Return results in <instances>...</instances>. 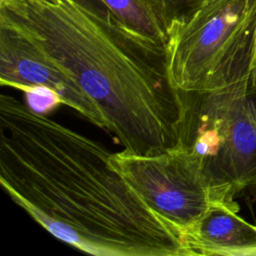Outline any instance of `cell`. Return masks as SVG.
I'll use <instances>...</instances> for the list:
<instances>
[{
    "label": "cell",
    "instance_id": "cell-1",
    "mask_svg": "<svg viewBox=\"0 0 256 256\" xmlns=\"http://www.w3.org/2000/svg\"><path fill=\"white\" fill-rule=\"evenodd\" d=\"M100 143L0 95V182L58 240L96 256H184L181 236Z\"/></svg>",
    "mask_w": 256,
    "mask_h": 256
},
{
    "label": "cell",
    "instance_id": "cell-2",
    "mask_svg": "<svg viewBox=\"0 0 256 256\" xmlns=\"http://www.w3.org/2000/svg\"><path fill=\"white\" fill-rule=\"evenodd\" d=\"M0 18L96 103L125 151L155 155L177 147L181 101L164 48L127 30L94 0H5Z\"/></svg>",
    "mask_w": 256,
    "mask_h": 256
},
{
    "label": "cell",
    "instance_id": "cell-3",
    "mask_svg": "<svg viewBox=\"0 0 256 256\" xmlns=\"http://www.w3.org/2000/svg\"><path fill=\"white\" fill-rule=\"evenodd\" d=\"M256 33V0H189L168 30L166 58L178 91L200 89Z\"/></svg>",
    "mask_w": 256,
    "mask_h": 256
},
{
    "label": "cell",
    "instance_id": "cell-4",
    "mask_svg": "<svg viewBox=\"0 0 256 256\" xmlns=\"http://www.w3.org/2000/svg\"><path fill=\"white\" fill-rule=\"evenodd\" d=\"M112 164L146 205L181 236L182 242L214 204L223 203L199 163L178 147L155 155L123 150L112 154Z\"/></svg>",
    "mask_w": 256,
    "mask_h": 256
},
{
    "label": "cell",
    "instance_id": "cell-5",
    "mask_svg": "<svg viewBox=\"0 0 256 256\" xmlns=\"http://www.w3.org/2000/svg\"><path fill=\"white\" fill-rule=\"evenodd\" d=\"M0 83L22 92L46 88L63 105L73 109L92 124L106 129V122L96 103L78 84L57 67L16 27L0 18Z\"/></svg>",
    "mask_w": 256,
    "mask_h": 256
},
{
    "label": "cell",
    "instance_id": "cell-6",
    "mask_svg": "<svg viewBox=\"0 0 256 256\" xmlns=\"http://www.w3.org/2000/svg\"><path fill=\"white\" fill-rule=\"evenodd\" d=\"M238 212L239 207L214 204L183 237L184 256H256V225Z\"/></svg>",
    "mask_w": 256,
    "mask_h": 256
},
{
    "label": "cell",
    "instance_id": "cell-7",
    "mask_svg": "<svg viewBox=\"0 0 256 256\" xmlns=\"http://www.w3.org/2000/svg\"><path fill=\"white\" fill-rule=\"evenodd\" d=\"M123 27L166 50L169 25L149 0H94Z\"/></svg>",
    "mask_w": 256,
    "mask_h": 256
},
{
    "label": "cell",
    "instance_id": "cell-8",
    "mask_svg": "<svg viewBox=\"0 0 256 256\" xmlns=\"http://www.w3.org/2000/svg\"><path fill=\"white\" fill-rule=\"evenodd\" d=\"M26 95V104L36 113L43 114L50 111L57 105L62 104L59 97L49 89L36 88L24 92Z\"/></svg>",
    "mask_w": 256,
    "mask_h": 256
},
{
    "label": "cell",
    "instance_id": "cell-9",
    "mask_svg": "<svg viewBox=\"0 0 256 256\" xmlns=\"http://www.w3.org/2000/svg\"><path fill=\"white\" fill-rule=\"evenodd\" d=\"M165 18L168 25L182 12L189 0H149ZM169 30V29H168Z\"/></svg>",
    "mask_w": 256,
    "mask_h": 256
},
{
    "label": "cell",
    "instance_id": "cell-10",
    "mask_svg": "<svg viewBox=\"0 0 256 256\" xmlns=\"http://www.w3.org/2000/svg\"><path fill=\"white\" fill-rule=\"evenodd\" d=\"M247 99H248V105L250 107L252 115L256 120V88H252V87L249 88L247 93Z\"/></svg>",
    "mask_w": 256,
    "mask_h": 256
},
{
    "label": "cell",
    "instance_id": "cell-11",
    "mask_svg": "<svg viewBox=\"0 0 256 256\" xmlns=\"http://www.w3.org/2000/svg\"><path fill=\"white\" fill-rule=\"evenodd\" d=\"M250 87L256 88V48L254 53V58L252 62V68H251V80H250Z\"/></svg>",
    "mask_w": 256,
    "mask_h": 256
},
{
    "label": "cell",
    "instance_id": "cell-12",
    "mask_svg": "<svg viewBox=\"0 0 256 256\" xmlns=\"http://www.w3.org/2000/svg\"><path fill=\"white\" fill-rule=\"evenodd\" d=\"M2 1H5V0H0V2H2Z\"/></svg>",
    "mask_w": 256,
    "mask_h": 256
}]
</instances>
